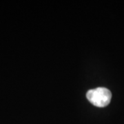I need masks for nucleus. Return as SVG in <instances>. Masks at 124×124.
I'll return each instance as SVG.
<instances>
[{"instance_id": "obj_1", "label": "nucleus", "mask_w": 124, "mask_h": 124, "mask_svg": "<svg viewBox=\"0 0 124 124\" xmlns=\"http://www.w3.org/2000/svg\"><path fill=\"white\" fill-rule=\"evenodd\" d=\"M86 97L94 106L103 108L110 103L112 98V93L108 89L99 87L88 90L86 93Z\"/></svg>"}]
</instances>
